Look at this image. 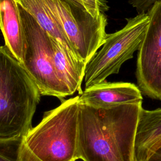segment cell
Wrapping results in <instances>:
<instances>
[{
    "label": "cell",
    "mask_w": 161,
    "mask_h": 161,
    "mask_svg": "<svg viewBox=\"0 0 161 161\" xmlns=\"http://www.w3.org/2000/svg\"><path fill=\"white\" fill-rule=\"evenodd\" d=\"M142 102L108 109L79 103L77 159L134 161Z\"/></svg>",
    "instance_id": "6da1fadb"
},
{
    "label": "cell",
    "mask_w": 161,
    "mask_h": 161,
    "mask_svg": "<svg viewBox=\"0 0 161 161\" xmlns=\"http://www.w3.org/2000/svg\"><path fill=\"white\" fill-rule=\"evenodd\" d=\"M40 96L22 64L5 46H0V140L26 135Z\"/></svg>",
    "instance_id": "7a4b0ae2"
},
{
    "label": "cell",
    "mask_w": 161,
    "mask_h": 161,
    "mask_svg": "<svg viewBox=\"0 0 161 161\" xmlns=\"http://www.w3.org/2000/svg\"><path fill=\"white\" fill-rule=\"evenodd\" d=\"M79 96L46 111L23 141L38 161H76L79 131Z\"/></svg>",
    "instance_id": "3957f363"
},
{
    "label": "cell",
    "mask_w": 161,
    "mask_h": 161,
    "mask_svg": "<svg viewBox=\"0 0 161 161\" xmlns=\"http://www.w3.org/2000/svg\"><path fill=\"white\" fill-rule=\"evenodd\" d=\"M43 1L79 59L87 65L107 35L105 14L95 18L75 0Z\"/></svg>",
    "instance_id": "277c9868"
},
{
    "label": "cell",
    "mask_w": 161,
    "mask_h": 161,
    "mask_svg": "<svg viewBox=\"0 0 161 161\" xmlns=\"http://www.w3.org/2000/svg\"><path fill=\"white\" fill-rule=\"evenodd\" d=\"M121 30L107 34L104 43L87 63L84 75L85 88L101 83L118 74L123 64L133 57L144 38L149 22L147 13L127 18Z\"/></svg>",
    "instance_id": "5b68a950"
},
{
    "label": "cell",
    "mask_w": 161,
    "mask_h": 161,
    "mask_svg": "<svg viewBox=\"0 0 161 161\" xmlns=\"http://www.w3.org/2000/svg\"><path fill=\"white\" fill-rule=\"evenodd\" d=\"M19 9L25 38L22 65L35 81L41 95L56 97L62 102L71 95L56 74L50 36L19 4Z\"/></svg>",
    "instance_id": "8992f818"
},
{
    "label": "cell",
    "mask_w": 161,
    "mask_h": 161,
    "mask_svg": "<svg viewBox=\"0 0 161 161\" xmlns=\"http://www.w3.org/2000/svg\"><path fill=\"white\" fill-rule=\"evenodd\" d=\"M147 13L149 22L137 55V86L142 94L161 101V0Z\"/></svg>",
    "instance_id": "52a82bcc"
},
{
    "label": "cell",
    "mask_w": 161,
    "mask_h": 161,
    "mask_svg": "<svg viewBox=\"0 0 161 161\" xmlns=\"http://www.w3.org/2000/svg\"><path fill=\"white\" fill-rule=\"evenodd\" d=\"M142 94L130 82L106 80L85 89L79 96V103L96 109H108L120 105L142 102Z\"/></svg>",
    "instance_id": "ba28073f"
},
{
    "label": "cell",
    "mask_w": 161,
    "mask_h": 161,
    "mask_svg": "<svg viewBox=\"0 0 161 161\" xmlns=\"http://www.w3.org/2000/svg\"><path fill=\"white\" fill-rule=\"evenodd\" d=\"M0 30L5 47L23 65L25 38L19 4L15 0H0Z\"/></svg>",
    "instance_id": "9c48e42d"
},
{
    "label": "cell",
    "mask_w": 161,
    "mask_h": 161,
    "mask_svg": "<svg viewBox=\"0 0 161 161\" xmlns=\"http://www.w3.org/2000/svg\"><path fill=\"white\" fill-rule=\"evenodd\" d=\"M161 143V108H142L135 138L134 161H146Z\"/></svg>",
    "instance_id": "30bf717a"
},
{
    "label": "cell",
    "mask_w": 161,
    "mask_h": 161,
    "mask_svg": "<svg viewBox=\"0 0 161 161\" xmlns=\"http://www.w3.org/2000/svg\"><path fill=\"white\" fill-rule=\"evenodd\" d=\"M51 38L53 64L56 74L64 87L73 95L76 91L82 92L81 85L86 65L75 60L61 43Z\"/></svg>",
    "instance_id": "8fae6325"
},
{
    "label": "cell",
    "mask_w": 161,
    "mask_h": 161,
    "mask_svg": "<svg viewBox=\"0 0 161 161\" xmlns=\"http://www.w3.org/2000/svg\"><path fill=\"white\" fill-rule=\"evenodd\" d=\"M23 9L31 14L39 25L48 34V35L59 42L67 50L73 58L79 63L82 62L69 40L65 36L60 26L52 17L43 0H15Z\"/></svg>",
    "instance_id": "7c38bea8"
},
{
    "label": "cell",
    "mask_w": 161,
    "mask_h": 161,
    "mask_svg": "<svg viewBox=\"0 0 161 161\" xmlns=\"http://www.w3.org/2000/svg\"><path fill=\"white\" fill-rule=\"evenodd\" d=\"M23 137L0 140V161H38L25 145Z\"/></svg>",
    "instance_id": "4fadbf2b"
},
{
    "label": "cell",
    "mask_w": 161,
    "mask_h": 161,
    "mask_svg": "<svg viewBox=\"0 0 161 161\" xmlns=\"http://www.w3.org/2000/svg\"><path fill=\"white\" fill-rule=\"evenodd\" d=\"M82 5L94 17L97 18L109 9L105 0H80Z\"/></svg>",
    "instance_id": "5bb4252c"
},
{
    "label": "cell",
    "mask_w": 161,
    "mask_h": 161,
    "mask_svg": "<svg viewBox=\"0 0 161 161\" xmlns=\"http://www.w3.org/2000/svg\"><path fill=\"white\" fill-rule=\"evenodd\" d=\"M129 3L138 14L147 13L153 5L152 0H130Z\"/></svg>",
    "instance_id": "9a60e30c"
},
{
    "label": "cell",
    "mask_w": 161,
    "mask_h": 161,
    "mask_svg": "<svg viewBox=\"0 0 161 161\" xmlns=\"http://www.w3.org/2000/svg\"><path fill=\"white\" fill-rule=\"evenodd\" d=\"M146 161H161V143L155 149Z\"/></svg>",
    "instance_id": "2e32d148"
},
{
    "label": "cell",
    "mask_w": 161,
    "mask_h": 161,
    "mask_svg": "<svg viewBox=\"0 0 161 161\" xmlns=\"http://www.w3.org/2000/svg\"><path fill=\"white\" fill-rule=\"evenodd\" d=\"M156 1H157V0H152V1H153V3H155Z\"/></svg>",
    "instance_id": "e0dca14e"
},
{
    "label": "cell",
    "mask_w": 161,
    "mask_h": 161,
    "mask_svg": "<svg viewBox=\"0 0 161 161\" xmlns=\"http://www.w3.org/2000/svg\"><path fill=\"white\" fill-rule=\"evenodd\" d=\"M160 144H159V145H160ZM158 146H157V147H158Z\"/></svg>",
    "instance_id": "ac0fdd59"
}]
</instances>
